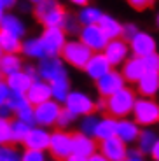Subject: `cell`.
<instances>
[{
    "label": "cell",
    "instance_id": "obj_28",
    "mask_svg": "<svg viewBox=\"0 0 159 161\" xmlns=\"http://www.w3.org/2000/svg\"><path fill=\"white\" fill-rule=\"evenodd\" d=\"M23 69L25 65H23V60L19 58V54H4L0 58V74L4 77H9Z\"/></svg>",
    "mask_w": 159,
    "mask_h": 161
},
{
    "label": "cell",
    "instance_id": "obj_10",
    "mask_svg": "<svg viewBox=\"0 0 159 161\" xmlns=\"http://www.w3.org/2000/svg\"><path fill=\"white\" fill-rule=\"evenodd\" d=\"M126 88V79L121 74V70L112 69L107 75H103L100 80H96V89H98L101 98H110L117 91Z\"/></svg>",
    "mask_w": 159,
    "mask_h": 161
},
{
    "label": "cell",
    "instance_id": "obj_24",
    "mask_svg": "<svg viewBox=\"0 0 159 161\" xmlns=\"http://www.w3.org/2000/svg\"><path fill=\"white\" fill-rule=\"evenodd\" d=\"M5 82H7V86L11 88L12 93H21V95H26V91L30 89L33 79L28 75L25 70H19V72H16V74H12V75L5 77Z\"/></svg>",
    "mask_w": 159,
    "mask_h": 161
},
{
    "label": "cell",
    "instance_id": "obj_52",
    "mask_svg": "<svg viewBox=\"0 0 159 161\" xmlns=\"http://www.w3.org/2000/svg\"><path fill=\"white\" fill-rule=\"evenodd\" d=\"M18 4H19L18 0H4V5H5L7 11H12L14 7H18Z\"/></svg>",
    "mask_w": 159,
    "mask_h": 161
},
{
    "label": "cell",
    "instance_id": "obj_56",
    "mask_svg": "<svg viewBox=\"0 0 159 161\" xmlns=\"http://www.w3.org/2000/svg\"><path fill=\"white\" fill-rule=\"evenodd\" d=\"M123 161H147V159H145V158H126V159H123Z\"/></svg>",
    "mask_w": 159,
    "mask_h": 161
},
{
    "label": "cell",
    "instance_id": "obj_30",
    "mask_svg": "<svg viewBox=\"0 0 159 161\" xmlns=\"http://www.w3.org/2000/svg\"><path fill=\"white\" fill-rule=\"evenodd\" d=\"M0 46H2L4 54H19L21 47H23V40L11 33L0 32Z\"/></svg>",
    "mask_w": 159,
    "mask_h": 161
},
{
    "label": "cell",
    "instance_id": "obj_43",
    "mask_svg": "<svg viewBox=\"0 0 159 161\" xmlns=\"http://www.w3.org/2000/svg\"><path fill=\"white\" fill-rule=\"evenodd\" d=\"M11 88L7 86V82L5 80H0V107L2 105H5L9 102V98H11Z\"/></svg>",
    "mask_w": 159,
    "mask_h": 161
},
{
    "label": "cell",
    "instance_id": "obj_46",
    "mask_svg": "<svg viewBox=\"0 0 159 161\" xmlns=\"http://www.w3.org/2000/svg\"><path fill=\"white\" fill-rule=\"evenodd\" d=\"M12 116H14V112H12V109L7 103L0 107V117H2V119H12Z\"/></svg>",
    "mask_w": 159,
    "mask_h": 161
},
{
    "label": "cell",
    "instance_id": "obj_58",
    "mask_svg": "<svg viewBox=\"0 0 159 161\" xmlns=\"http://www.w3.org/2000/svg\"><path fill=\"white\" fill-rule=\"evenodd\" d=\"M156 25L159 26V12H157V16H156Z\"/></svg>",
    "mask_w": 159,
    "mask_h": 161
},
{
    "label": "cell",
    "instance_id": "obj_32",
    "mask_svg": "<svg viewBox=\"0 0 159 161\" xmlns=\"http://www.w3.org/2000/svg\"><path fill=\"white\" fill-rule=\"evenodd\" d=\"M33 126L26 125V123H23V121L19 119H14L11 121V130H12V144H23L25 138L28 137V133H30V130H32Z\"/></svg>",
    "mask_w": 159,
    "mask_h": 161
},
{
    "label": "cell",
    "instance_id": "obj_23",
    "mask_svg": "<svg viewBox=\"0 0 159 161\" xmlns=\"http://www.w3.org/2000/svg\"><path fill=\"white\" fill-rule=\"evenodd\" d=\"M136 89L143 98H152L159 93V74L145 72V75L136 82Z\"/></svg>",
    "mask_w": 159,
    "mask_h": 161
},
{
    "label": "cell",
    "instance_id": "obj_9",
    "mask_svg": "<svg viewBox=\"0 0 159 161\" xmlns=\"http://www.w3.org/2000/svg\"><path fill=\"white\" fill-rule=\"evenodd\" d=\"M61 109H63V105L58 103L56 100H49V102L37 105L35 107V125L44 126V128L56 126L58 117L61 114Z\"/></svg>",
    "mask_w": 159,
    "mask_h": 161
},
{
    "label": "cell",
    "instance_id": "obj_55",
    "mask_svg": "<svg viewBox=\"0 0 159 161\" xmlns=\"http://www.w3.org/2000/svg\"><path fill=\"white\" fill-rule=\"evenodd\" d=\"M30 5H32V4H30V2H26V4H21V5H19V9H21L23 12H28V9H30Z\"/></svg>",
    "mask_w": 159,
    "mask_h": 161
},
{
    "label": "cell",
    "instance_id": "obj_11",
    "mask_svg": "<svg viewBox=\"0 0 159 161\" xmlns=\"http://www.w3.org/2000/svg\"><path fill=\"white\" fill-rule=\"evenodd\" d=\"M79 40H82L93 53H103L108 44V37L100 28V25L82 26V30L79 33Z\"/></svg>",
    "mask_w": 159,
    "mask_h": 161
},
{
    "label": "cell",
    "instance_id": "obj_60",
    "mask_svg": "<svg viewBox=\"0 0 159 161\" xmlns=\"http://www.w3.org/2000/svg\"><path fill=\"white\" fill-rule=\"evenodd\" d=\"M2 77H4V75H2V74H0V80H4V79H2Z\"/></svg>",
    "mask_w": 159,
    "mask_h": 161
},
{
    "label": "cell",
    "instance_id": "obj_1",
    "mask_svg": "<svg viewBox=\"0 0 159 161\" xmlns=\"http://www.w3.org/2000/svg\"><path fill=\"white\" fill-rule=\"evenodd\" d=\"M33 16L44 28L63 26L67 11L58 0H42V2L33 5Z\"/></svg>",
    "mask_w": 159,
    "mask_h": 161
},
{
    "label": "cell",
    "instance_id": "obj_36",
    "mask_svg": "<svg viewBox=\"0 0 159 161\" xmlns=\"http://www.w3.org/2000/svg\"><path fill=\"white\" fill-rule=\"evenodd\" d=\"M14 117L23 121V123H26V125H30V126H37L35 125V107H33L32 103L23 107L21 110H18V112L14 114Z\"/></svg>",
    "mask_w": 159,
    "mask_h": 161
},
{
    "label": "cell",
    "instance_id": "obj_25",
    "mask_svg": "<svg viewBox=\"0 0 159 161\" xmlns=\"http://www.w3.org/2000/svg\"><path fill=\"white\" fill-rule=\"evenodd\" d=\"M117 133V119L112 116H103L100 117V123L96 126V133H95V138L98 142L101 140H107V138L115 137Z\"/></svg>",
    "mask_w": 159,
    "mask_h": 161
},
{
    "label": "cell",
    "instance_id": "obj_38",
    "mask_svg": "<svg viewBox=\"0 0 159 161\" xmlns=\"http://www.w3.org/2000/svg\"><path fill=\"white\" fill-rule=\"evenodd\" d=\"M11 121H12V119H2V117H0V145L12 144Z\"/></svg>",
    "mask_w": 159,
    "mask_h": 161
},
{
    "label": "cell",
    "instance_id": "obj_26",
    "mask_svg": "<svg viewBox=\"0 0 159 161\" xmlns=\"http://www.w3.org/2000/svg\"><path fill=\"white\" fill-rule=\"evenodd\" d=\"M100 28L103 30V33L108 37V40L114 39H121L123 37V26L124 25L121 23L117 18L110 16V14H103V18L100 19Z\"/></svg>",
    "mask_w": 159,
    "mask_h": 161
},
{
    "label": "cell",
    "instance_id": "obj_13",
    "mask_svg": "<svg viewBox=\"0 0 159 161\" xmlns=\"http://www.w3.org/2000/svg\"><path fill=\"white\" fill-rule=\"evenodd\" d=\"M129 49H131V56H138V58H147L149 54L157 53V42L156 37L151 35L149 32H142L140 30L133 40L129 42Z\"/></svg>",
    "mask_w": 159,
    "mask_h": 161
},
{
    "label": "cell",
    "instance_id": "obj_5",
    "mask_svg": "<svg viewBox=\"0 0 159 161\" xmlns=\"http://www.w3.org/2000/svg\"><path fill=\"white\" fill-rule=\"evenodd\" d=\"M133 119L142 128H149L152 125H159V103L154 98H138L133 109Z\"/></svg>",
    "mask_w": 159,
    "mask_h": 161
},
{
    "label": "cell",
    "instance_id": "obj_21",
    "mask_svg": "<svg viewBox=\"0 0 159 161\" xmlns=\"http://www.w3.org/2000/svg\"><path fill=\"white\" fill-rule=\"evenodd\" d=\"M98 147H100V142L95 137H88V135H84L80 131L74 135V153L75 154L89 158L95 153H98Z\"/></svg>",
    "mask_w": 159,
    "mask_h": 161
},
{
    "label": "cell",
    "instance_id": "obj_51",
    "mask_svg": "<svg viewBox=\"0 0 159 161\" xmlns=\"http://www.w3.org/2000/svg\"><path fill=\"white\" fill-rule=\"evenodd\" d=\"M72 5H75V7H86V5H89V0H68Z\"/></svg>",
    "mask_w": 159,
    "mask_h": 161
},
{
    "label": "cell",
    "instance_id": "obj_14",
    "mask_svg": "<svg viewBox=\"0 0 159 161\" xmlns=\"http://www.w3.org/2000/svg\"><path fill=\"white\" fill-rule=\"evenodd\" d=\"M51 133L49 128L44 126H33L28 133V137L25 138L23 145L25 149H33V151H49V144H51Z\"/></svg>",
    "mask_w": 159,
    "mask_h": 161
},
{
    "label": "cell",
    "instance_id": "obj_35",
    "mask_svg": "<svg viewBox=\"0 0 159 161\" xmlns=\"http://www.w3.org/2000/svg\"><path fill=\"white\" fill-rule=\"evenodd\" d=\"M21 153L12 144H7V145H0V161H21Z\"/></svg>",
    "mask_w": 159,
    "mask_h": 161
},
{
    "label": "cell",
    "instance_id": "obj_18",
    "mask_svg": "<svg viewBox=\"0 0 159 161\" xmlns=\"http://www.w3.org/2000/svg\"><path fill=\"white\" fill-rule=\"evenodd\" d=\"M26 98H28V102H30L33 107H37V105H40V103H44V102L52 100L51 84H49V82H46V80H42V79L33 80L32 86H30V89L26 91Z\"/></svg>",
    "mask_w": 159,
    "mask_h": 161
},
{
    "label": "cell",
    "instance_id": "obj_3",
    "mask_svg": "<svg viewBox=\"0 0 159 161\" xmlns=\"http://www.w3.org/2000/svg\"><path fill=\"white\" fill-rule=\"evenodd\" d=\"M93 54H95V53L79 39L68 40L67 46H65L63 51H61V58H63L65 63H67L68 67H72V69H79V70L86 69V65L91 60Z\"/></svg>",
    "mask_w": 159,
    "mask_h": 161
},
{
    "label": "cell",
    "instance_id": "obj_42",
    "mask_svg": "<svg viewBox=\"0 0 159 161\" xmlns=\"http://www.w3.org/2000/svg\"><path fill=\"white\" fill-rule=\"evenodd\" d=\"M138 32L140 30H138V26H136L135 23H126L123 26V37H121V39H124L128 44H129V42L133 40V37H135Z\"/></svg>",
    "mask_w": 159,
    "mask_h": 161
},
{
    "label": "cell",
    "instance_id": "obj_7",
    "mask_svg": "<svg viewBox=\"0 0 159 161\" xmlns=\"http://www.w3.org/2000/svg\"><path fill=\"white\" fill-rule=\"evenodd\" d=\"M49 153L56 161H65L70 154H74V135H70L67 130H60V128L52 131Z\"/></svg>",
    "mask_w": 159,
    "mask_h": 161
},
{
    "label": "cell",
    "instance_id": "obj_29",
    "mask_svg": "<svg viewBox=\"0 0 159 161\" xmlns=\"http://www.w3.org/2000/svg\"><path fill=\"white\" fill-rule=\"evenodd\" d=\"M105 12L101 11L100 7L96 5H86V7H80L79 12H77V18H79L80 25L82 26H89V25H98L100 19L103 18Z\"/></svg>",
    "mask_w": 159,
    "mask_h": 161
},
{
    "label": "cell",
    "instance_id": "obj_53",
    "mask_svg": "<svg viewBox=\"0 0 159 161\" xmlns=\"http://www.w3.org/2000/svg\"><path fill=\"white\" fill-rule=\"evenodd\" d=\"M100 109L107 112V98H101V100L96 102V110H100Z\"/></svg>",
    "mask_w": 159,
    "mask_h": 161
},
{
    "label": "cell",
    "instance_id": "obj_22",
    "mask_svg": "<svg viewBox=\"0 0 159 161\" xmlns=\"http://www.w3.org/2000/svg\"><path fill=\"white\" fill-rule=\"evenodd\" d=\"M21 54L26 56L28 60H37V61H40L42 58L47 56V53H46L40 37H26V39H23Z\"/></svg>",
    "mask_w": 159,
    "mask_h": 161
},
{
    "label": "cell",
    "instance_id": "obj_61",
    "mask_svg": "<svg viewBox=\"0 0 159 161\" xmlns=\"http://www.w3.org/2000/svg\"><path fill=\"white\" fill-rule=\"evenodd\" d=\"M52 161H56V159H52Z\"/></svg>",
    "mask_w": 159,
    "mask_h": 161
},
{
    "label": "cell",
    "instance_id": "obj_4",
    "mask_svg": "<svg viewBox=\"0 0 159 161\" xmlns=\"http://www.w3.org/2000/svg\"><path fill=\"white\" fill-rule=\"evenodd\" d=\"M39 69V77L49 84L56 82V80L68 79V70L67 63L63 61L61 56H46L37 63Z\"/></svg>",
    "mask_w": 159,
    "mask_h": 161
},
{
    "label": "cell",
    "instance_id": "obj_41",
    "mask_svg": "<svg viewBox=\"0 0 159 161\" xmlns=\"http://www.w3.org/2000/svg\"><path fill=\"white\" fill-rule=\"evenodd\" d=\"M143 63H145V69L147 72H157L159 74V54H149L147 58H143Z\"/></svg>",
    "mask_w": 159,
    "mask_h": 161
},
{
    "label": "cell",
    "instance_id": "obj_59",
    "mask_svg": "<svg viewBox=\"0 0 159 161\" xmlns=\"http://www.w3.org/2000/svg\"><path fill=\"white\" fill-rule=\"evenodd\" d=\"M4 56V51H2V46H0V58Z\"/></svg>",
    "mask_w": 159,
    "mask_h": 161
},
{
    "label": "cell",
    "instance_id": "obj_47",
    "mask_svg": "<svg viewBox=\"0 0 159 161\" xmlns=\"http://www.w3.org/2000/svg\"><path fill=\"white\" fill-rule=\"evenodd\" d=\"M142 151L138 147H128V156L126 158H142Z\"/></svg>",
    "mask_w": 159,
    "mask_h": 161
},
{
    "label": "cell",
    "instance_id": "obj_39",
    "mask_svg": "<svg viewBox=\"0 0 159 161\" xmlns=\"http://www.w3.org/2000/svg\"><path fill=\"white\" fill-rule=\"evenodd\" d=\"M77 119H79V117H77L75 114L70 112L68 109H65V107H63V109H61L60 117H58V123H56V126H58L60 130H67L68 126H72Z\"/></svg>",
    "mask_w": 159,
    "mask_h": 161
},
{
    "label": "cell",
    "instance_id": "obj_16",
    "mask_svg": "<svg viewBox=\"0 0 159 161\" xmlns=\"http://www.w3.org/2000/svg\"><path fill=\"white\" fill-rule=\"evenodd\" d=\"M110 70H112V65H110V61L107 60V56H105L103 53H95L91 56V60L88 61L84 72H86V75H88L89 79L96 82V80H100L103 75H107Z\"/></svg>",
    "mask_w": 159,
    "mask_h": 161
},
{
    "label": "cell",
    "instance_id": "obj_2",
    "mask_svg": "<svg viewBox=\"0 0 159 161\" xmlns=\"http://www.w3.org/2000/svg\"><path fill=\"white\" fill-rule=\"evenodd\" d=\"M136 95L133 89L123 88L121 91H117L115 95H112L110 98H107V112L108 116L115 117V119H123V117H129L133 114L136 103Z\"/></svg>",
    "mask_w": 159,
    "mask_h": 161
},
{
    "label": "cell",
    "instance_id": "obj_57",
    "mask_svg": "<svg viewBox=\"0 0 159 161\" xmlns=\"http://www.w3.org/2000/svg\"><path fill=\"white\" fill-rule=\"evenodd\" d=\"M26 2H30V4L35 5V4H39V2H42V0H26Z\"/></svg>",
    "mask_w": 159,
    "mask_h": 161
},
{
    "label": "cell",
    "instance_id": "obj_48",
    "mask_svg": "<svg viewBox=\"0 0 159 161\" xmlns=\"http://www.w3.org/2000/svg\"><path fill=\"white\" fill-rule=\"evenodd\" d=\"M88 161H110V159H108V158H105L103 154H101V153L98 151V153H95L93 156H89V158H88Z\"/></svg>",
    "mask_w": 159,
    "mask_h": 161
},
{
    "label": "cell",
    "instance_id": "obj_40",
    "mask_svg": "<svg viewBox=\"0 0 159 161\" xmlns=\"http://www.w3.org/2000/svg\"><path fill=\"white\" fill-rule=\"evenodd\" d=\"M21 161H47L44 151H33V149H25L21 153Z\"/></svg>",
    "mask_w": 159,
    "mask_h": 161
},
{
    "label": "cell",
    "instance_id": "obj_34",
    "mask_svg": "<svg viewBox=\"0 0 159 161\" xmlns=\"http://www.w3.org/2000/svg\"><path fill=\"white\" fill-rule=\"evenodd\" d=\"M61 28L67 32V35H79L80 30H82V25H80V21H79V18H77V14L74 16V14L67 12V18H65L63 26H61Z\"/></svg>",
    "mask_w": 159,
    "mask_h": 161
},
{
    "label": "cell",
    "instance_id": "obj_17",
    "mask_svg": "<svg viewBox=\"0 0 159 161\" xmlns=\"http://www.w3.org/2000/svg\"><path fill=\"white\" fill-rule=\"evenodd\" d=\"M140 131H142V126L136 123L133 117H123V119H117V133L115 137H119L124 144H136L140 137Z\"/></svg>",
    "mask_w": 159,
    "mask_h": 161
},
{
    "label": "cell",
    "instance_id": "obj_12",
    "mask_svg": "<svg viewBox=\"0 0 159 161\" xmlns=\"http://www.w3.org/2000/svg\"><path fill=\"white\" fill-rule=\"evenodd\" d=\"M103 54L107 56V60L110 61L112 69H117V67H123V65L129 60L131 49H129V44H128L124 39H114V40H108Z\"/></svg>",
    "mask_w": 159,
    "mask_h": 161
},
{
    "label": "cell",
    "instance_id": "obj_37",
    "mask_svg": "<svg viewBox=\"0 0 159 161\" xmlns=\"http://www.w3.org/2000/svg\"><path fill=\"white\" fill-rule=\"evenodd\" d=\"M7 105L12 109V112L16 114L18 110H21L23 107L30 105V102H28L26 95H21V93H11V98H9Z\"/></svg>",
    "mask_w": 159,
    "mask_h": 161
},
{
    "label": "cell",
    "instance_id": "obj_20",
    "mask_svg": "<svg viewBox=\"0 0 159 161\" xmlns=\"http://www.w3.org/2000/svg\"><path fill=\"white\" fill-rule=\"evenodd\" d=\"M0 32L11 33V35H14V37L23 40L25 35H26V25H25V21L21 19L18 14L7 12V14L0 19Z\"/></svg>",
    "mask_w": 159,
    "mask_h": 161
},
{
    "label": "cell",
    "instance_id": "obj_6",
    "mask_svg": "<svg viewBox=\"0 0 159 161\" xmlns=\"http://www.w3.org/2000/svg\"><path fill=\"white\" fill-rule=\"evenodd\" d=\"M65 109H68L70 112H74L77 117L88 116L93 114L96 110V100L86 91H80V89H72L68 98L63 103Z\"/></svg>",
    "mask_w": 159,
    "mask_h": 161
},
{
    "label": "cell",
    "instance_id": "obj_44",
    "mask_svg": "<svg viewBox=\"0 0 159 161\" xmlns=\"http://www.w3.org/2000/svg\"><path fill=\"white\" fill-rule=\"evenodd\" d=\"M128 4L133 9H136V11H143V9H147L152 4V0H128Z\"/></svg>",
    "mask_w": 159,
    "mask_h": 161
},
{
    "label": "cell",
    "instance_id": "obj_49",
    "mask_svg": "<svg viewBox=\"0 0 159 161\" xmlns=\"http://www.w3.org/2000/svg\"><path fill=\"white\" fill-rule=\"evenodd\" d=\"M149 156L152 158V161H159V140L156 142V145H154V149L151 151V154Z\"/></svg>",
    "mask_w": 159,
    "mask_h": 161
},
{
    "label": "cell",
    "instance_id": "obj_15",
    "mask_svg": "<svg viewBox=\"0 0 159 161\" xmlns=\"http://www.w3.org/2000/svg\"><path fill=\"white\" fill-rule=\"evenodd\" d=\"M98 151L110 161H123L128 156V144H124L119 137H112L100 142Z\"/></svg>",
    "mask_w": 159,
    "mask_h": 161
},
{
    "label": "cell",
    "instance_id": "obj_45",
    "mask_svg": "<svg viewBox=\"0 0 159 161\" xmlns=\"http://www.w3.org/2000/svg\"><path fill=\"white\" fill-rule=\"evenodd\" d=\"M23 70H25V72H26L30 77H32L33 80L40 79V77H39V69H37L35 65H25V69H23Z\"/></svg>",
    "mask_w": 159,
    "mask_h": 161
},
{
    "label": "cell",
    "instance_id": "obj_31",
    "mask_svg": "<svg viewBox=\"0 0 159 161\" xmlns=\"http://www.w3.org/2000/svg\"><path fill=\"white\" fill-rule=\"evenodd\" d=\"M51 91H52V100H56L58 103L63 105L65 100L68 98L72 91V86H70V80L63 79V80H56L51 84Z\"/></svg>",
    "mask_w": 159,
    "mask_h": 161
},
{
    "label": "cell",
    "instance_id": "obj_50",
    "mask_svg": "<svg viewBox=\"0 0 159 161\" xmlns=\"http://www.w3.org/2000/svg\"><path fill=\"white\" fill-rule=\"evenodd\" d=\"M65 161H88V158H86V156H80V154H75V153H74V154H70V156H68Z\"/></svg>",
    "mask_w": 159,
    "mask_h": 161
},
{
    "label": "cell",
    "instance_id": "obj_8",
    "mask_svg": "<svg viewBox=\"0 0 159 161\" xmlns=\"http://www.w3.org/2000/svg\"><path fill=\"white\" fill-rule=\"evenodd\" d=\"M44 49L47 53V56H61V51L67 46V32L61 26H51V28H44V32L40 33Z\"/></svg>",
    "mask_w": 159,
    "mask_h": 161
},
{
    "label": "cell",
    "instance_id": "obj_33",
    "mask_svg": "<svg viewBox=\"0 0 159 161\" xmlns=\"http://www.w3.org/2000/svg\"><path fill=\"white\" fill-rule=\"evenodd\" d=\"M98 123H100V117L95 112L88 114V116H82L79 121V131L84 133V135H88V137H95Z\"/></svg>",
    "mask_w": 159,
    "mask_h": 161
},
{
    "label": "cell",
    "instance_id": "obj_27",
    "mask_svg": "<svg viewBox=\"0 0 159 161\" xmlns=\"http://www.w3.org/2000/svg\"><path fill=\"white\" fill-rule=\"evenodd\" d=\"M157 140H159V133L156 131L152 126L142 128L140 137H138V140H136V147H138V149L142 151V154L145 156V154H151V151L154 149V145Z\"/></svg>",
    "mask_w": 159,
    "mask_h": 161
},
{
    "label": "cell",
    "instance_id": "obj_54",
    "mask_svg": "<svg viewBox=\"0 0 159 161\" xmlns=\"http://www.w3.org/2000/svg\"><path fill=\"white\" fill-rule=\"evenodd\" d=\"M7 14V9H5V5H4V0H0V19Z\"/></svg>",
    "mask_w": 159,
    "mask_h": 161
},
{
    "label": "cell",
    "instance_id": "obj_19",
    "mask_svg": "<svg viewBox=\"0 0 159 161\" xmlns=\"http://www.w3.org/2000/svg\"><path fill=\"white\" fill-rule=\"evenodd\" d=\"M147 69H145V63H143V58L138 56H129V60L121 67V74L124 75L126 82H138L143 75H145Z\"/></svg>",
    "mask_w": 159,
    "mask_h": 161
}]
</instances>
